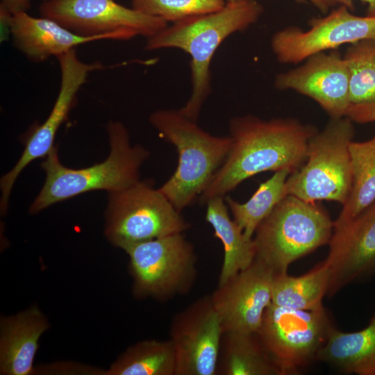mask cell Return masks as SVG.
<instances>
[{
  "mask_svg": "<svg viewBox=\"0 0 375 375\" xmlns=\"http://www.w3.org/2000/svg\"><path fill=\"white\" fill-rule=\"evenodd\" d=\"M316 126L294 118L262 119L248 115L229 123V153L199 198L201 204L224 197L245 180L262 172L299 169L307 158Z\"/></svg>",
  "mask_w": 375,
  "mask_h": 375,
  "instance_id": "6da1fadb",
  "label": "cell"
},
{
  "mask_svg": "<svg viewBox=\"0 0 375 375\" xmlns=\"http://www.w3.org/2000/svg\"><path fill=\"white\" fill-rule=\"evenodd\" d=\"M263 12L257 0L226 3L219 10L167 26L147 38L145 48L180 49L190 56L191 93L180 110L197 122L210 92V63L215 51L228 36L256 23Z\"/></svg>",
  "mask_w": 375,
  "mask_h": 375,
  "instance_id": "7a4b0ae2",
  "label": "cell"
},
{
  "mask_svg": "<svg viewBox=\"0 0 375 375\" xmlns=\"http://www.w3.org/2000/svg\"><path fill=\"white\" fill-rule=\"evenodd\" d=\"M110 153L103 162L81 169L64 166L55 146L41 163L44 185L30 206L36 214L58 202L93 190L119 191L140 180V169L150 153L140 144L131 145L126 128L119 122L107 125Z\"/></svg>",
  "mask_w": 375,
  "mask_h": 375,
  "instance_id": "3957f363",
  "label": "cell"
},
{
  "mask_svg": "<svg viewBox=\"0 0 375 375\" xmlns=\"http://www.w3.org/2000/svg\"><path fill=\"white\" fill-rule=\"evenodd\" d=\"M149 122L159 136L176 149V169L158 188L181 212L207 188L229 153L231 139L204 131L180 109L158 110L151 114Z\"/></svg>",
  "mask_w": 375,
  "mask_h": 375,
  "instance_id": "277c9868",
  "label": "cell"
},
{
  "mask_svg": "<svg viewBox=\"0 0 375 375\" xmlns=\"http://www.w3.org/2000/svg\"><path fill=\"white\" fill-rule=\"evenodd\" d=\"M333 232L322 206L288 194L257 228L255 259L276 274L287 272L292 262L328 244Z\"/></svg>",
  "mask_w": 375,
  "mask_h": 375,
  "instance_id": "5b68a950",
  "label": "cell"
},
{
  "mask_svg": "<svg viewBox=\"0 0 375 375\" xmlns=\"http://www.w3.org/2000/svg\"><path fill=\"white\" fill-rule=\"evenodd\" d=\"M353 122L347 117L330 118L308 144L303 165L287 179V193L308 202L347 203L353 184L349 146Z\"/></svg>",
  "mask_w": 375,
  "mask_h": 375,
  "instance_id": "8992f818",
  "label": "cell"
},
{
  "mask_svg": "<svg viewBox=\"0 0 375 375\" xmlns=\"http://www.w3.org/2000/svg\"><path fill=\"white\" fill-rule=\"evenodd\" d=\"M122 250L129 258L132 290L137 298L165 301L192 288L197 258L183 233L134 243Z\"/></svg>",
  "mask_w": 375,
  "mask_h": 375,
  "instance_id": "52a82bcc",
  "label": "cell"
},
{
  "mask_svg": "<svg viewBox=\"0 0 375 375\" xmlns=\"http://www.w3.org/2000/svg\"><path fill=\"white\" fill-rule=\"evenodd\" d=\"M168 199L151 181H140L110 192L105 213L104 233L114 246L123 249L134 243L173 233L190 227Z\"/></svg>",
  "mask_w": 375,
  "mask_h": 375,
  "instance_id": "ba28073f",
  "label": "cell"
},
{
  "mask_svg": "<svg viewBox=\"0 0 375 375\" xmlns=\"http://www.w3.org/2000/svg\"><path fill=\"white\" fill-rule=\"evenodd\" d=\"M333 327L324 307L303 310L271 303L257 334L282 374L288 375L316 360Z\"/></svg>",
  "mask_w": 375,
  "mask_h": 375,
  "instance_id": "9c48e42d",
  "label": "cell"
},
{
  "mask_svg": "<svg viewBox=\"0 0 375 375\" xmlns=\"http://www.w3.org/2000/svg\"><path fill=\"white\" fill-rule=\"evenodd\" d=\"M42 17L83 36L111 35L115 40L151 37L168 23L115 0H44Z\"/></svg>",
  "mask_w": 375,
  "mask_h": 375,
  "instance_id": "30bf717a",
  "label": "cell"
},
{
  "mask_svg": "<svg viewBox=\"0 0 375 375\" xmlns=\"http://www.w3.org/2000/svg\"><path fill=\"white\" fill-rule=\"evenodd\" d=\"M309 26L305 31L288 26L273 35L271 48L278 62L297 64L312 55L335 50L344 44L375 40V17L356 16L344 6L325 17L311 19Z\"/></svg>",
  "mask_w": 375,
  "mask_h": 375,
  "instance_id": "8fae6325",
  "label": "cell"
},
{
  "mask_svg": "<svg viewBox=\"0 0 375 375\" xmlns=\"http://www.w3.org/2000/svg\"><path fill=\"white\" fill-rule=\"evenodd\" d=\"M61 73L60 87L51 112L40 125L33 128L24 142V151L10 172L0 181V207L5 213L8 207L12 187L19 175L34 160L45 158L53 149L56 133L67 120L75 104L78 92L89 74L106 67L100 62L87 63L79 59L76 49L57 57Z\"/></svg>",
  "mask_w": 375,
  "mask_h": 375,
  "instance_id": "7c38bea8",
  "label": "cell"
},
{
  "mask_svg": "<svg viewBox=\"0 0 375 375\" xmlns=\"http://www.w3.org/2000/svg\"><path fill=\"white\" fill-rule=\"evenodd\" d=\"M223 333L210 294L176 313L170 323L169 339L176 354V375H217Z\"/></svg>",
  "mask_w": 375,
  "mask_h": 375,
  "instance_id": "4fadbf2b",
  "label": "cell"
},
{
  "mask_svg": "<svg viewBox=\"0 0 375 375\" xmlns=\"http://www.w3.org/2000/svg\"><path fill=\"white\" fill-rule=\"evenodd\" d=\"M276 273L254 259L246 269L218 285L210 294L224 332L257 333L272 303Z\"/></svg>",
  "mask_w": 375,
  "mask_h": 375,
  "instance_id": "5bb4252c",
  "label": "cell"
},
{
  "mask_svg": "<svg viewBox=\"0 0 375 375\" xmlns=\"http://www.w3.org/2000/svg\"><path fill=\"white\" fill-rule=\"evenodd\" d=\"M304 61L296 68L278 74L275 87L281 90H292L313 99L330 118L346 117L351 103L344 57L335 49L312 55Z\"/></svg>",
  "mask_w": 375,
  "mask_h": 375,
  "instance_id": "9a60e30c",
  "label": "cell"
},
{
  "mask_svg": "<svg viewBox=\"0 0 375 375\" xmlns=\"http://www.w3.org/2000/svg\"><path fill=\"white\" fill-rule=\"evenodd\" d=\"M324 260L331 272L327 295L375 275V200L353 218L333 228Z\"/></svg>",
  "mask_w": 375,
  "mask_h": 375,
  "instance_id": "2e32d148",
  "label": "cell"
},
{
  "mask_svg": "<svg viewBox=\"0 0 375 375\" xmlns=\"http://www.w3.org/2000/svg\"><path fill=\"white\" fill-rule=\"evenodd\" d=\"M10 33L15 47L35 62L58 57L76 47L92 42L115 39L111 35L83 36L44 17H35L27 12L12 15Z\"/></svg>",
  "mask_w": 375,
  "mask_h": 375,
  "instance_id": "e0dca14e",
  "label": "cell"
},
{
  "mask_svg": "<svg viewBox=\"0 0 375 375\" xmlns=\"http://www.w3.org/2000/svg\"><path fill=\"white\" fill-rule=\"evenodd\" d=\"M36 306L0 320V374L30 375L41 335L49 328Z\"/></svg>",
  "mask_w": 375,
  "mask_h": 375,
  "instance_id": "ac0fdd59",
  "label": "cell"
},
{
  "mask_svg": "<svg viewBox=\"0 0 375 375\" xmlns=\"http://www.w3.org/2000/svg\"><path fill=\"white\" fill-rule=\"evenodd\" d=\"M316 360L346 374L375 375V314L358 331L342 332L333 327Z\"/></svg>",
  "mask_w": 375,
  "mask_h": 375,
  "instance_id": "d6986e66",
  "label": "cell"
},
{
  "mask_svg": "<svg viewBox=\"0 0 375 375\" xmlns=\"http://www.w3.org/2000/svg\"><path fill=\"white\" fill-rule=\"evenodd\" d=\"M206 220L210 224L214 236L223 245L224 259L218 285L223 284L254 260L253 238H247L233 219L224 197H215L206 203Z\"/></svg>",
  "mask_w": 375,
  "mask_h": 375,
  "instance_id": "ffe728a7",
  "label": "cell"
},
{
  "mask_svg": "<svg viewBox=\"0 0 375 375\" xmlns=\"http://www.w3.org/2000/svg\"><path fill=\"white\" fill-rule=\"evenodd\" d=\"M283 375L257 333L224 332L217 375Z\"/></svg>",
  "mask_w": 375,
  "mask_h": 375,
  "instance_id": "44dd1931",
  "label": "cell"
},
{
  "mask_svg": "<svg viewBox=\"0 0 375 375\" xmlns=\"http://www.w3.org/2000/svg\"><path fill=\"white\" fill-rule=\"evenodd\" d=\"M331 281L330 269L324 260L299 276L287 272L276 274L272 292V303L294 310H314L323 308Z\"/></svg>",
  "mask_w": 375,
  "mask_h": 375,
  "instance_id": "7402d4cb",
  "label": "cell"
},
{
  "mask_svg": "<svg viewBox=\"0 0 375 375\" xmlns=\"http://www.w3.org/2000/svg\"><path fill=\"white\" fill-rule=\"evenodd\" d=\"M174 348L169 340H144L129 347L112 362L107 375H176Z\"/></svg>",
  "mask_w": 375,
  "mask_h": 375,
  "instance_id": "603a6c76",
  "label": "cell"
},
{
  "mask_svg": "<svg viewBox=\"0 0 375 375\" xmlns=\"http://www.w3.org/2000/svg\"><path fill=\"white\" fill-rule=\"evenodd\" d=\"M288 170L274 173L272 177L261 183L251 197L240 203L231 197H224L225 202L233 219L249 238H253L261 222L276 206L288 195Z\"/></svg>",
  "mask_w": 375,
  "mask_h": 375,
  "instance_id": "cb8c5ba5",
  "label": "cell"
},
{
  "mask_svg": "<svg viewBox=\"0 0 375 375\" xmlns=\"http://www.w3.org/2000/svg\"><path fill=\"white\" fill-rule=\"evenodd\" d=\"M353 184L347 203L333 222V228L356 217L375 200V135L349 146Z\"/></svg>",
  "mask_w": 375,
  "mask_h": 375,
  "instance_id": "d4e9b609",
  "label": "cell"
},
{
  "mask_svg": "<svg viewBox=\"0 0 375 375\" xmlns=\"http://www.w3.org/2000/svg\"><path fill=\"white\" fill-rule=\"evenodd\" d=\"M343 57L349 72L351 105L375 101V40L351 44Z\"/></svg>",
  "mask_w": 375,
  "mask_h": 375,
  "instance_id": "484cf974",
  "label": "cell"
},
{
  "mask_svg": "<svg viewBox=\"0 0 375 375\" xmlns=\"http://www.w3.org/2000/svg\"><path fill=\"white\" fill-rule=\"evenodd\" d=\"M226 0H133L132 7L172 24L216 12Z\"/></svg>",
  "mask_w": 375,
  "mask_h": 375,
  "instance_id": "4316f807",
  "label": "cell"
},
{
  "mask_svg": "<svg viewBox=\"0 0 375 375\" xmlns=\"http://www.w3.org/2000/svg\"><path fill=\"white\" fill-rule=\"evenodd\" d=\"M346 117L353 123L366 124L375 122V101L351 105Z\"/></svg>",
  "mask_w": 375,
  "mask_h": 375,
  "instance_id": "83f0119b",
  "label": "cell"
},
{
  "mask_svg": "<svg viewBox=\"0 0 375 375\" xmlns=\"http://www.w3.org/2000/svg\"><path fill=\"white\" fill-rule=\"evenodd\" d=\"M31 0H1L0 8L14 15L27 12L31 8Z\"/></svg>",
  "mask_w": 375,
  "mask_h": 375,
  "instance_id": "f1b7e54d",
  "label": "cell"
},
{
  "mask_svg": "<svg viewBox=\"0 0 375 375\" xmlns=\"http://www.w3.org/2000/svg\"><path fill=\"white\" fill-rule=\"evenodd\" d=\"M360 1L367 4L366 16L375 17V0ZM324 1L328 7L339 4L347 7L350 10H353L354 8L353 0H324Z\"/></svg>",
  "mask_w": 375,
  "mask_h": 375,
  "instance_id": "f546056e",
  "label": "cell"
},
{
  "mask_svg": "<svg viewBox=\"0 0 375 375\" xmlns=\"http://www.w3.org/2000/svg\"><path fill=\"white\" fill-rule=\"evenodd\" d=\"M297 1L301 2H310L317 9H318L322 13H326L329 7L326 4L324 0H296Z\"/></svg>",
  "mask_w": 375,
  "mask_h": 375,
  "instance_id": "4dcf8cb0",
  "label": "cell"
},
{
  "mask_svg": "<svg viewBox=\"0 0 375 375\" xmlns=\"http://www.w3.org/2000/svg\"><path fill=\"white\" fill-rule=\"evenodd\" d=\"M240 1L241 0H226V3H234Z\"/></svg>",
  "mask_w": 375,
  "mask_h": 375,
  "instance_id": "1f68e13d",
  "label": "cell"
}]
</instances>
